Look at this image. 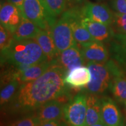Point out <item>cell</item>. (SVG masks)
Returning a JSON list of instances; mask_svg holds the SVG:
<instances>
[{"instance_id": "obj_26", "label": "cell", "mask_w": 126, "mask_h": 126, "mask_svg": "<svg viewBox=\"0 0 126 126\" xmlns=\"http://www.w3.org/2000/svg\"><path fill=\"white\" fill-rule=\"evenodd\" d=\"M113 23L120 33L126 34V14L117 12L115 14Z\"/></svg>"}, {"instance_id": "obj_12", "label": "cell", "mask_w": 126, "mask_h": 126, "mask_svg": "<svg viewBox=\"0 0 126 126\" xmlns=\"http://www.w3.org/2000/svg\"><path fill=\"white\" fill-rule=\"evenodd\" d=\"M91 79V73L89 68L82 65L67 72L64 77V83L73 88L85 87Z\"/></svg>"}, {"instance_id": "obj_23", "label": "cell", "mask_w": 126, "mask_h": 126, "mask_svg": "<svg viewBox=\"0 0 126 126\" xmlns=\"http://www.w3.org/2000/svg\"><path fill=\"white\" fill-rule=\"evenodd\" d=\"M17 9L18 8L15 5L8 1L1 4V10H0L1 25L7 28L9 19Z\"/></svg>"}, {"instance_id": "obj_14", "label": "cell", "mask_w": 126, "mask_h": 126, "mask_svg": "<svg viewBox=\"0 0 126 126\" xmlns=\"http://www.w3.org/2000/svg\"><path fill=\"white\" fill-rule=\"evenodd\" d=\"M56 63V60L53 61L46 60L32 65L24 71L17 72L16 79L19 82L20 85L34 81L42 76L53 64Z\"/></svg>"}, {"instance_id": "obj_20", "label": "cell", "mask_w": 126, "mask_h": 126, "mask_svg": "<svg viewBox=\"0 0 126 126\" xmlns=\"http://www.w3.org/2000/svg\"><path fill=\"white\" fill-rule=\"evenodd\" d=\"M113 94L119 102H126V77L120 74L116 75L112 83Z\"/></svg>"}, {"instance_id": "obj_13", "label": "cell", "mask_w": 126, "mask_h": 126, "mask_svg": "<svg viewBox=\"0 0 126 126\" xmlns=\"http://www.w3.org/2000/svg\"><path fill=\"white\" fill-rule=\"evenodd\" d=\"M83 57L88 63H105L108 61L109 53L106 47L100 42L94 41L82 47Z\"/></svg>"}, {"instance_id": "obj_25", "label": "cell", "mask_w": 126, "mask_h": 126, "mask_svg": "<svg viewBox=\"0 0 126 126\" xmlns=\"http://www.w3.org/2000/svg\"><path fill=\"white\" fill-rule=\"evenodd\" d=\"M40 121L34 116H29L21 118L12 123L9 126H39Z\"/></svg>"}, {"instance_id": "obj_10", "label": "cell", "mask_w": 126, "mask_h": 126, "mask_svg": "<svg viewBox=\"0 0 126 126\" xmlns=\"http://www.w3.org/2000/svg\"><path fill=\"white\" fill-rule=\"evenodd\" d=\"M65 104L56 99L47 102L36 109L35 116L42 123L61 120L64 116V110Z\"/></svg>"}, {"instance_id": "obj_15", "label": "cell", "mask_w": 126, "mask_h": 126, "mask_svg": "<svg viewBox=\"0 0 126 126\" xmlns=\"http://www.w3.org/2000/svg\"><path fill=\"white\" fill-rule=\"evenodd\" d=\"M49 61L54 60L59 54L50 31L40 29L34 38Z\"/></svg>"}, {"instance_id": "obj_3", "label": "cell", "mask_w": 126, "mask_h": 126, "mask_svg": "<svg viewBox=\"0 0 126 126\" xmlns=\"http://www.w3.org/2000/svg\"><path fill=\"white\" fill-rule=\"evenodd\" d=\"M91 73V79L85 89L91 94H100L105 92L110 84L111 74L116 76L120 72L112 63H88Z\"/></svg>"}, {"instance_id": "obj_35", "label": "cell", "mask_w": 126, "mask_h": 126, "mask_svg": "<svg viewBox=\"0 0 126 126\" xmlns=\"http://www.w3.org/2000/svg\"></svg>"}, {"instance_id": "obj_6", "label": "cell", "mask_w": 126, "mask_h": 126, "mask_svg": "<svg viewBox=\"0 0 126 126\" xmlns=\"http://www.w3.org/2000/svg\"><path fill=\"white\" fill-rule=\"evenodd\" d=\"M50 32L59 53L67 48L77 46L70 20L64 14L52 26Z\"/></svg>"}, {"instance_id": "obj_9", "label": "cell", "mask_w": 126, "mask_h": 126, "mask_svg": "<svg viewBox=\"0 0 126 126\" xmlns=\"http://www.w3.org/2000/svg\"><path fill=\"white\" fill-rule=\"evenodd\" d=\"M56 60V64L62 67L66 72L82 66L85 61L82 50L78 46L71 47L60 52Z\"/></svg>"}, {"instance_id": "obj_29", "label": "cell", "mask_w": 126, "mask_h": 126, "mask_svg": "<svg viewBox=\"0 0 126 126\" xmlns=\"http://www.w3.org/2000/svg\"><path fill=\"white\" fill-rule=\"evenodd\" d=\"M67 123L63 122L61 120H54L41 123L39 126H64Z\"/></svg>"}, {"instance_id": "obj_30", "label": "cell", "mask_w": 126, "mask_h": 126, "mask_svg": "<svg viewBox=\"0 0 126 126\" xmlns=\"http://www.w3.org/2000/svg\"><path fill=\"white\" fill-rule=\"evenodd\" d=\"M7 1L15 5L20 11L24 0H7Z\"/></svg>"}, {"instance_id": "obj_24", "label": "cell", "mask_w": 126, "mask_h": 126, "mask_svg": "<svg viewBox=\"0 0 126 126\" xmlns=\"http://www.w3.org/2000/svg\"><path fill=\"white\" fill-rule=\"evenodd\" d=\"M14 34L8 29L0 26V48L1 51L7 49L14 40Z\"/></svg>"}, {"instance_id": "obj_7", "label": "cell", "mask_w": 126, "mask_h": 126, "mask_svg": "<svg viewBox=\"0 0 126 126\" xmlns=\"http://www.w3.org/2000/svg\"><path fill=\"white\" fill-rule=\"evenodd\" d=\"M63 14L70 20L74 37L77 43L83 47L95 41L83 25L82 19L84 16L82 14L81 8L72 7Z\"/></svg>"}, {"instance_id": "obj_1", "label": "cell", "mask_w": 126, "mask_h": 126, "mask_svg": "<svg viewBox=\"0 0 126 126\" xmlns=\"http://www.w3.org/2000/svg\"><path fill=\"white\" fill-rule=\"evenodd\" d=\"M66 72L56 63L39 78L20 85L12 99V109L29 111L57 99L64 103L70 96L69 86L64 82Z\"/></svg>"}, {"instance_id": "obj_19", "label": "cell", "mask_w": 126, "mask_h": 126, "mask_svg": "<svg viewBox=\"0 0 126 126\" xmlns=\"http://www.w3.org/2000/svg\"><path fill=\"white\" fill-rule=\"evenodd\" d=\"M112 50L115 58L120 62L126 64V34H117L114 36Z\"/></svg>"}, {"instance_id": "obj_18", "label": "cell", "mask_w": 126, "mask_h": 126, "mask_svg": "<svg viewBox=\"0 0 126 126\" xmlns=\"http://www.w3.org/2000/svg\"><path fill=\"white\" fill-rule=\"evenodd\" d=\"M40 28L33 22L22 17L21 21L14 33V38L15 40L34 39L39 33Z\"/></svg>"}, {"instance_id": "obj_5", "label": "cell", "mask_w": 126, "mask_h": 126, "mask_svg": "<svg viewBox=\"0 0 126 126\" xmlns=\"http://www.w3.org/2000/svg\"><path fill=\"white\" fill-rule=\"evenodd\" d=\"M87 96L79 94L65 104L64 117L69 126H86Z\"/></svg>"}, {"instance_id": "obj_8", "label": "cell", "mask_w": 126, "mask_h": 126, "mask_svg": "<svg viewBox=\"0 0 126 126\" xmlns=\"http://www.w3.org/2000/svg\"><path fill=\"white\" fill-rule=\"evenodd\" d=\"M81 9L82 14L85 18L108 26L113 23L114 14L106 5L85 2Z\"/></svg>"}, {"instance_id": "obj_21", "label": "cell", "mask_w": 126, "mask_h": 126, "mask_svg": "<svg viewBox=\"0 0 126 126\" xmlns=\"http://www.w3.org/2000/svg\"><path fill=\"white\" fill-rule=\"evenodd\" d=\"M20 86V83L19 82L15 79L3 86L2 89H1L0 95L1 106H4L13 99Z\"/></svg>"}, {"instance_id": "obj_4", "label": "cell", "mask_w": 126, "mask_h": 126, "mask_svg": "<svg viewBox=\"0 0 126 126\" xmlns=\"http://www.w3.org/2000/svg\"><path fill=\"white\" fill-rule=\"evenodd\" d=\"M20 12L23 18L42 29L50 31L56 22V18L48 11L44 0H24Z\"/></svg>"}, {"instance_id": "obj_2", "label": "cell", "mask_w": 126, "mask_h": 126, "mask_svg": "<svg viewBox=\"0 0 126 126\" xmlns=\"http://www.w3.org/2000/svg\"><path fill=\"white\" fill-rule=\"evenodd\" d=\"M48 60L35 39L17 40L14 39L7 49L1 51V64L14 66L20 64L34 65Z\"/></svg>"}, {"instance_id": "obj_32", "label": "cell", "mask_w": 126, "mask_h": 126, "mask_svg": "<svg viewBox=\"0 0 126 126\" xmlns=\"http://www.w3.org/2000/svg\"><path fill=\"white\" fill-rule=\"evenodd\" d=\"M89 126H106L105 125L103 122H100V123H96L95 124H94V125H91Z\"/></svg>"}, {"instance_id": "obj_22", "label": "cell", "mask_w": 126, "mask_h": 126, "mask_svg": "<svg viewBox=\"0 0 126 126\" xmlns=\"http://www.w3.org/2000/svg\"><path fill=\"white\" fill-rule=\"evenodd\" d=\"M47 8L53 16L56 18L64 12L68 0H44Z\"/></svg>"}, {"instance_id": "obj_28", "label": "cell", "mask_w": 126, "mask_h": 126, "mask_svg": "<svg viewBox=\"0 0 126 126\" xmlns=\"http://www.w3.org/2000/svg\"><path fill=\"white\" fill-rule=\"evenodd\" d=\"M110 4L117 13L126 14V0H111Z\"/></svg>"}, {"instance_id": "obj_27", "label": "cell", "mask_w": 126, "mask_h": 126, "mask_svg": "<svg viewBox=\"0 0 126 126\" xmlns=\"http://www.w3.org/2000/svg\"><path fill=\"white\" fill-rule=\"evenodd\" d=\"M22 17V16L21 12L18 9H17L9 19L7 29H8L14 33L21 21Z\"/></svg>"}, {"instance_id": "obj_16", "label": "cell", "mask_w": 126, "mask_h": 126, "mask_svg": "<svg viewBox=\"0 0 126 126\" xmlns=\"http://www.w3.org/2000/svg\"><path fill=\"white\" fill-rule=\"evenodd\" d=\"M82 23L95 41L103 42L109 38L113 34L109 26L103 23L94 21L85 17H83Z\"/></svg>"}, {"instance_id": "obj_33", "label": "cell", "mask_w": 126, "mask_h": 126, "mask_svg": "<svg viewBox=\"0 0 126 126\" xmlns=\"http://www.w3.org/2000/svg\"><path fill=\"white\" fill-rule=\"evenodd\" d=\"M6 1H7V0H1V4H2V3L6 2Z\"/></svg>"}, {"instance_id": "obj_11", "label": "cell", "mask_w": 126, "mask_h": 126, "mask_svg": "<svg viewBox=\"0 0 126 126\" xmlns=\"http://www.w3.org/2000/svg\"><path fill=\"white\" fill-rule=\"evenodd\" d=\"M102 122L106 126H124L122 115L113 100L110 98L100 99Z\"/></svg>"}, {"instance_id": "obj_31", "label": "cell", "mask_w": 126, "mask_h": 126, "mask_svg": "<svg viewBox=\"0 0 126 126\" xmlns=\"http://www.w3.org/2000/svg\"><path fill=\"white\" fill-rule=\"evenodd\" d=\"M85 0H68V2L70 4H81Z\"/></svg>"}, {"instance_id": "obj_34", "label": "cell", "mask_w": 126, "mask_h": 126, "mask_svg": "<svg viewBox=\"0 0 126 126\" xmlns=\"http://www.w3.org/2000/svg\"><path fill=\"white\" fill-rule=\"evenodd\" d=\"M69 126L68 125V124H67V123H66V124H65V126Z\"/></svg>"}, {"instance_id": "obj_17", "label": "cell", "mask_w": 126, "mask_h": 126, "mask_svg": "<svg viewBox=\"0 0 126 126\" xmlns=\"http://www.w3.org/2000/svg\"><path fill=\"white\" fill-rule=\"evenodd\" d=\"M86 126L102 122L100 99L94 94L87 96Z\"/></svg>"}]
</instances>
